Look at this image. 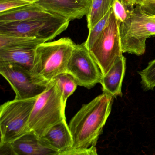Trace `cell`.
Listing matches in <instances>:
<instances>
[{
  "label": "cell",
  "mask_w": 155,
  "mask_h": 155,
  "mask_svg": "<svg viewBox=\"0 0 155 155\" xmlns=\"http://www.w3.org/2000/svg\"><path fill=\"white\" fill-rule=\"evenodd\" d=\"M75 44L70 38L41 44L35 49L32 73L48 82L66 73L67 64Z\"/></svg>",
  "instance_id": "cell-3"
},
{
  "label": "cell",
  "mask_w": 155,
  "mask_h": 155,
  "mask_svg": "<svg viewBox=\"0 0 155 155\" xmlns=\"http://www.w3.org/2000/svg\"><path fill=\"white\" fill-rule=\"evenodd\" d=\"M113 97L103 93L83 104L68 125L72 137L73 148L96 147L111 114Z\"/></svg>",
  "instance_id": "cell-1"
},
{
  "label": "cell",
  "mask_w": 155,
  "mask_h": 155,
  "mask_svg": "<svg viewBox=\"0 0 155 155\" xmlns=\"http://www.w3.org/2000/svg\"><path fill=\"white\" fill-rule=\"evenodd\" d=\"M36 98H15L1 106L0 143H11L31 132L28 127V122Z\"/></svg>",
  "instance_id": "cell-5"
},
{
  "label": "cell",
  "mask_w": 155,
  "mask_h": 155,
  "mask_svg": "<svg viewBox=\"0 0 155 155\" xmlns=\"http://www.w3.org/2000/svg\"><path fill=\"white\" fill-rule=\"evenodd\" d=\"M22 0H0V13L29 4Z\"/></svg>",
  "instance_id": "cell-22"
},
{
  "label": "cell",
  "mask_w": 155,
  "mask_h": 155,
  "mask_svg": "<svg viewBox=\"0 0 155 155\" xmlns=\"http://www.w3.org/2000/svg\"><path fill=\"white\" fill-rule=\"evenodd\" d=\"M112 8L116 19L119 20L121 23L124 22L128 18L129 10H126L127 7L119 0H114Z\"/></svg>",
  "instance_id": "cell-21"
},
{
  "label": "cell",
  "mask_w": 155,
  "mask_h": 155,
  "mask_svg": "<svg viewBox=\"0 0 155 155\" xmlns=\"http://www.w3.org/2000/svg\"><path fill=\"white\" fill-rule=\"evenodd\" d=\"M36 48V47H13L1 49L0 63L17 64L32 71Z\"/></svg>",
  "instance_id": "cell-13"
},
{
  "label": "cell",
  "mask_w": 155,
  "mask_h": 155,
  "mask_svg": "<svg viewBox=\"0 0 155 155\" xmlns=\"http://www.w3.org/2000/svg\"><path fill=\"white\" fill-rule=\"evenodd\" d=\"M22 1H25V2H28L29 3H34L36 2L38 0H22Z\"/></svg>",
  "instance_id": "cell-27"
},
{
  "label": "cell",
  "mask_w": 155,
  "mask_h": 155,
  "mask_svg": "<svg viewBox=\"0 0 155 155\" xmlns=\"http://www.w3.org/2000/svg\"><path fill=\"white\" fill-rule=\"evenodd\" d=\"M53 79L56 81L61 89L63 103L66 107L67 99L76 90L78 84L72 76L67 73L61 74Z\"/></svg>",
  "instance_id": "cell-18"
},
{
  "label": "cell",
  "mask_w": 155,
  "mask_h": 155,
  "mask_svg": "<svg viewBox=\"0 0 155 155\" xmlns=\"http://www.w3.org/2000/svg\"><path fill=\"white\" fill-rule=\"evenodd\" d=\"M136 5L146 13L155 15V0H138Z\"/></svg>",
  "instance_id": "cell-24"
},
{
  "label": "cell",
  "mask_w": 155,
  "mask_h": 155,
  "mask_svg": "<svg viewBox=\"0 0 155 155\" xmlns=\"http://www.w3.org/2000/svg\"><path fill=\"white\" fill-rule=\"evenodd\" d=\"M66 73L78 85L88 89L101 83L103 74L85 43L75 45L67 64Z\"/></svg>",
  "instance_id": "cell-9"
},
{
  "label": "cell",
  "mask_w": 155,
  "mask_h": 155,
  "mask_svg": "<svg viewBox=\"0 0 155 155\" xmlns=\"http://www.w3.org/2000/svg\"><path fill=\"white\" fill-rule=\"evenodd\" d=\"M71 21L58 16L22 21L0 23V35L34 38L45 42L66 31Z\"/></svg>",
  "instance_id": "cell-6"
},
{
  "label": "cell",
  "mask_w": 155,
  "mask_h": 155,
  "mask_svg": "<svg viewBox=\"0 0 155 155\" xmlns=\"http://www.w3.org/2000/svg\"><path fill=\"white\" fill-rule=\"evenodd\" d=\"M121 24L113 11L107 26L90 50L103 76L107 73L117 59L123 56L120 34Z\"/></svg>",
  "instance_id": "cell-7"
},
{
  "label": "cell",
  "mask_w": 155,
  "mask_h": 155,
  "mask_svg": "<svg viewBox=\"0 0 155 155\" xmlns=\"http://www.w3.org/2000/svg\"><path fill=\"white\" fill-rule=\"evenodd\" d=\"M65 109L61 89L53 79L36 98L28 122L30 131L40 137L44 136L54 126L66 120Z\"/></svg>",
  "instance_id": "cell-2"
},
{
  "label": "cell",
  "mask_w": 155,
  "mask_h": 155,
  "mask_svg": "<svg viewBox=\"0 0 155 155\" xmlns=\"http://www.w3.org/2000/svg\"><path fill=\"white\" fill-rule=\"evenodd\" d=\"M45 42H46L36 38L0 35V49L13 47H37L39 45Z\"/></svg>",
  "instance_id": "cell-17"
},
{
  "label": "cell",
  "mask_w": 155,
  "mask_h": 155,
  "mask_svg": "<svg viewBox=\"0 0 155 155\" xmlns=\"http://www.w3.org/2000/svg\"><path fill=\"white\" fill-rule=\"evenodd\" d=\"M131 8L120 25L122 51L141 56L145 52L147 39L155 36V15L145 12L137 5Z\"/></svg>",
  "instance_id": "cell-4"
},
{
  "label": "cell",
  "mask_w": 155,
  "mask_h": 155,
  "mask_svg": "<svg viewBox=\"0 0 155 155\" xmlns=\"http://www.w3.org/2000/svg\"><path fill=\"white\" fill-rule=\"evenodd\" d=\"M138 73L141 76V83L144 90H153L155 87V59L150 61L145 69Z\"/></svg>",
  "instance_id": "cell-20"
},
{
  "label": "cell",
  "mask_w": 155,
  "mask_h": 155,
  "mask_svg": "<svg viewBox=\"0 0 155 155\" xmlns=\"http://www.w3.org/2000/svg\"><path fill=\"white\" fill-rule=\"evenodd\" d=\"M42 137L60 153L73 147L72 137L66 120L54 126Z\"/></svg>",
  "instance_id": "cell-15"
},
{
  "label": "cell",
  "mask_w": 155,
  "mask_h": 155,
  "mask_svg": "<svg viewBox=\"0 0 155 155\" xmlns=\"http://www.w3.org/2000/svg\"><path fill=\"white\" fill-rule=\"evenodd\" d=\"M92 0H38L35 3L54 16L70 21L86 15Z\"/></svg>",
  "instance_id": "cell-10"
},
{
  "label": "cell",
  "mask_w": 155,
  "mask_h": 155,
  "mask_svg": "<svg viewBox=\"0 0 155 155\" xmlns=\"http://www.w3.org/2000/svg\"><path fill=\"white\" fill-rule=\"evenodd\" d=\"M0 74L10 84L17 99L37 97L45 91L50 82L36 77L30 71L13 64L0 63Z\"/></svg>",
  "instance_id": "cell-8"
},
{
  "label": "cell",
  "mask_w": 155,
  "mask_h": 155,
  "mask_svg": "<svg viewBox=\"0 0 155 155\" xmlns=\"http://www.w3.org/2000/svg\"><path fill=\"white\" fill-rule=\"evenodd\" d=\"M113 12V8H111L106 15L99 21L92 29L89 30V35L87 40L85 42L86 45L89 50L91 49L96 40L102 34L109 22L111 14Z\"/></svg>",
  "instance_id": "cell-19"
},
{
  "label": "cell",
  "mask_w": 155,
  "mask_h": 155,
  "mask_svg": "<svg viewBox=\"0 0 155 155\" xmlns=\"http://www.w3.org/2000/svg\"><path fill=\"white\" fill-rule=\"evenodd\" d=\"M54 15L49 13L35 3L0 13V23L22 21L34 19H42Z\"/></svg>",
  "instance_id": "cell-14"
},
{
  "label": "cell",
  "mask_w": 155,
  "mask_h": 155,
  "mask_svg": "<svg viewBox=\"0 0 155 155\" xmlns=\"http://www.w3.org/2000/svg\"><path fill=\"white\" fill-rule=\"evenodd\" d=\"M19 155H56L58 150L32 132L21 137L10 143Z\"/></svg>",
  "instance_id": "cell-11"
},
{
  "label": "cell",
  "mask_w": 155,
  "mask_h": 155,
  "mask_svg": "<svg viewBox=\"0 0 155 155\" xmlns=\"http://www.w3.org/2000/svg\"><path fill=\"white\" fill-rule=\"evenodd\" d=\"M0 155H19L14 151L11 144L0 143Z\"/></svg>",
  "instance_id": "cell-25"
},
{
  "label": "cell",
  "mask_w": 155,
  "mask_h": 155,
  "mask_svg": "<svg viewBox=\"0 0 155 155\" xmlns=\"http://www.w3.org/2000/svg\"><path fill=\"white\" fill-rule=\"evenodd\" d=\"M56 155H99L96 147L86 149L73 148L70 150L60 152Z\"/></svg>",
  "instance_id": "cell-23"
},
{
  "label": "cell",
  "mask_w": 155,
  "mask_h": 155,
  "mask_svg": "<svg viewBox=\"0 0 155 155\" xmlns=\"http://www.w3.org/2000/svg\"><path fill=\"white\" fill-rule=\"evenodd\" d=\"M126 70V59L124 56L117 59L109 71L103 76L100 84L103 93L116 98L122 97V84Z\"/></svg>",
  "instance_id": "cell-12"
},
{
  "label": "cell",
  "mask_w": 155,
  "mask_h": 155,
  "mask_svg": "<svg viewBox=\"0 0 155 155\" xmlns=\"http://www.w3.org/2000/svg\"><path fill=\"white\" fill-rule=\"evenodd\" d=\"M123 5L126 7H133L134 5H136L138 0H119Z\"/></svg>",
  "instance_id": "cell-26"
},
{
  "label": "cell",
  "mask_w": 155,
  "mask_h": 155,
  "mask_svg": "<svg viewBox=\"0 0 155 155\" xmlns=\"http://www.w3.org/2000/svg\"><path fill=\"white\" fill-rule=\"evenodd\" d=\"M114 0H92L89 11L86 15L87 27L92 29L101 21L113 6Z\"/></svg>",
  "instance_id": "cell-16"
}]
</instances>
